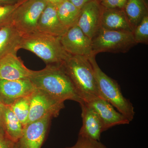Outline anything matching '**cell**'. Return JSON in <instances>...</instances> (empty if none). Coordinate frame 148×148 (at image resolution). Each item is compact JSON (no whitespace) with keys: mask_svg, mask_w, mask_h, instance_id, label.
<instances>
[{"mask_svg":"<svg viewBox=\"0 0 148 148\" xmlns=\"http://www.w3.org/2000/svg\"><path fill=\"white\" fill-rule=\"evenodd\" d=\"M62 64L47 65L42 70L32 71L29 79L36 89L65 102L71 100L82 101L75 86Z\"/></svg>","mask_w":148,"mask_h":148,"instance_id":"6da1fadb","label":"cell"},{"mask_svg":"<svg viewBox=\"0 0 148 148\" xmlns=\"http://www.w3.org/2000/svg\"><path fill=\"white\" fill-rule=\"evenodd\" d=\"M18 48L35 53L47 65L64 64L71 55L64 50L60 38L38 31L22 35Z\"/></svg>","mask_w":148,"mask_h":148,"instance_id":"7a4b0ae2","label":"cell"},{"mask_svg":"<svg viewBox=\"0 0 148 148\" xmlns=\"http://www.w3.org/2000/svg\"><path fill=\"white\" fill-rule=\"evenodd\" d=\"M62 65L82 101L100 97L93 68L88 58L71 55Z\"/></svg>","mask_w":148,"mask_h":148,"instance_id":"3957f363","label":"cell"},{"mask_svg":"<svg viewBox=\"0 0 148 148\" xmlns=\"http://www.w3.org/2000/svg\"><path fill=\"white\" fill-rule=\"evenodd\" d=\"M95 56L89 58L98 85L99 96L110 103L130 121L134 119L135 112L132 103L125 98L116 81L107 75L96 62Z\"/></svg>","mask_w":148,"mask_h":148,"instance_id":"277c9868","label":"cell"},{"mask_svg":"<svg viewBox=\"0 0 148 148\" xmlns=\"http://www.w3.org/2000/svg\"><path fill=\"white\" fill-rule=\"evenodd\" d=\"M137 44L132 32L101 28L92 39V54L102 52L126 53Z\"/></svg>","mask_w":148,"mask_h":148,"instance_id":"5b68a950","label":"cell"},{"mask_svg":"<svg viewBox=\"0 0 148 148\" xmlns=\"http://www.w3.org/2000/svg\"><path fill=\"white\" fill-rule=\"evenodd\" d=\"M47 5L45 0H25L14 12L12 25L21 36L36 31L38 21Z\"/></svg>","mask_w":148,"mask_h":148,"instance_id":"8992f818","label":"cell"},{"mask_svg":"<svg viewBox=\"0 0 148 148\" xmlns=\"http://www.w3.org/2000/svg\"><path fill=\"white\" fill-rule=\"evenodd\" d=\"M64 108V102L59 101L46 92L36 89L30 97V110L27 124L47 115L52 117L59 115Z\"/></svg>","mask_w":148,"mask_h":148,"instance_id":"52a82bcc","label":"cell"},{"mask_svg":"<svg viewBox=\"0 0 148 148\" xmlns=\"http://www.w3.org/2000/svg\"><path fill=\"white\" fill-rule=\"evenodd\" d=\"M60 40L64 50L70 55L82 56L88 58L94 56L92 54V40L77 24L68 29L60 37Z\"/></svg>","mask_w":148,"mask_h":148,"instance_id":"ba28073f","label":"cell"},{"mask_svg":"<svg viewBox=\"0 0 148 148\" xmlns=\"http://www.w3.org/2000/svg\"><path fill=\"white\" fill-rule=\"evenodd\" d=\"M83 101L97 114L102 122L104 132L116 125L128 124L130 122L110 103L100 97Z\"/></svg>","mask_w":148,"mask_h":148,"instance_id":"9c48e42d","label":"cell"},{"mask_svg":"<svg viewBox=\"0 0 148 148\" xmlns=\"http://www.w3.org/2000/svg\"><path fill=\"white\" fill-rule=\"evenodd\" d=\"M52 117L49 115L27 124L16 144L18 148H41L45 140Z\"/></svg>","mask_w":148,"mask_h":148,"instance_id":"30bf717a","label":"cell"},{"mask_svg":"<svg viewBox=\"0 0 148 148\" xmlns=\"http://www.w3.org/2000/svg\"><path fill=\"white\" fill-rule=\"evenodd\" d=\"M36 89L29 79H0V102L10 106L19 98L31 95Z\"/></svg>","mask_w":148,"mask_h":148,"instance_id":"8fae6325","label":"cell"},{"mask_svg":"<svg viewBox=\"0 0 148 148\" xmlns=\"http://www.w3.org/2000/svg\"><path fill=\"white\" fill-rule=\"evenodd\" d=\"M102 10L99 0L88 3L81 9L77 25L91 40L101 28Z\"/></svg>","mask_w":148,"mask_h":148,"instance_id":"7c38bea8","label":"cell"},{"mask_svg":"<svg viewBox=\"0 0 148 148\" xmlns=\"http://www.w3.org/2000/svg\"><path fill=\"white\" fill-rule=\"evenodd\" d=\"M82 109V125L78 136L101 141L104 132L103 124L97 114L83 101L79 103Z\"/></svg>","mask_w":148,"mask_h":148,"instance_id":"4fadbf2b","label":"cell"},{"mask_svg":"<svg viewBox=\"0 0 148 148\" xmlns=\"http://www.w3.org/2000/svg\"><path fill=\"white\" fill-rule=\"evenodd\" d=\"M16 53H9L0 61V79L13 80L31 76L32 70L25 66Z\"/></svg>","mask_w":148,"mask_h":148,"instance_id":"5bb4252c","label":"cell"},{"mask_svg":"<svg viewBox=\"0 0 148 148\" xmlns=\"http://www.w3.org/2000/svg\"><path fill=\"white\" fill-rule=\"evenodd\" d=\"M68 29L61 23L58 18L56 8L47 4L38 21L37 31L46 34L60 38Z\"/></svg>","mask_w":148,"mask_h":148,"instance_id":"9a60e30c","label":"cell"},{"mask_svg":"<svg viewBox=\"0 0 148 148\" xmlns=\"http://www.w3.org/2000/svg\"><path fill=\"white\" fill-rule=\"evenodd\" d=\"M101 28L107 30L132 32L124 10L120 9L106 8L103 7Z\"/></svg>","mask_w":148,"mask_h":148,"instance_id":"2e32d148","label":"cell"},{"mask_svg":"<svg viewBox=\"0 0 148 148\" xmlns=\"http://www.w3.org/2000/svg\"><path fill=\"white\" fill-rule=\"evenodd\" d=\"M1 104L4 129L8 139L17 144L23 134L24 126L14 113L10 106Z\"/></svg>","mask_w":148,"mask_h":148,"instance_id":"e0dca14e","label":"cell"},{"mask_svg":"<svg viewBox=\"0 0 148 148\" xmlns=\"http://www.w3.org/2000/svg\"><path fill=\"white\" fill-rule=\"evenodd\" d=\"M21 36L12 24L0 29V61L9 53H17Z\"/></svg>","mask_w":148,"mask_h":148,"instance_id":"ac0fdd59","label":"cell"},{"mask_svg":"<svg viewBox=\"0 0 148 148\" xmlns=\"http://www.w3.org/2000/svg\"><path fill=\"white\" fill-rule=\"evenodd\" d=\"M123 10L132 32L143 18L148 15V7L143 0H127Z\"/></svg>","mask_w":148,"mask_h":148,"instance_id":"d6986e66","label":"cell"},{"mask_svg":"<svg viewBox=\"0 0 148 148\" xmlns=\"http://www.w3.org/2000/svg\"><path fill=\"white\" fill-rule=\"evenodd\" d=\"M56 10L61 23L67 29L77 24L81 9L69 0H66L58 5Z\"/></svg>","mask_w":148,"mask_h":148,"instance_id":"ffe728a7","label":"cell"},{"mask_svg":"<svg viewBox=\"0 0 148 148\" xmlns=\"http://www.w3.org/2000/svg\"><path fill=\"white\" fill-rule=\"evenodd\" d=\"M31 95L19 98L10 106L24 127L29 118Z\"/></svg>","mask_w":148,"mask_h":148,"instance_id":"44dd1931","label":"cell"},{"mask_svg":"<svg viewBox=\"0 0 148 148\" xmlns=\"http://www.w3.org/2000/svg\"><path fill=\"white\" fill-rule=\"evenodd\" d=\"M134 40L138 43L147 45L148 43V15L143 18L135 27L132 32Z\"/></svg>","mask_w":148,"mask_h":148,"instance_id":"7402d4cb","label":"cell"},{"mask_svg":"<svg viewBox=\"0 0 148 148\" xmlns=\"http://www.w3.org/2000/svg\"><path fill=\"white\" fill-rule=\"evenodd\" d=\"M25 0L14 5H0V29L11 24L14 12Z\"/></svg>","mask_w":148,"mask_h":148,"instance_id":"603a6c76","label":"cell"},{"mask_svg":"<svg viewBox=\"0 0 148 148\" xmlns=\"http://www.w3.org/2000/svg\"><path fill=\"white\" fill-rule=\"evenodd\" d=\"M65 148H108L101 143L96 141L78 136L77 142L71 147Z\"/></svg>","mask_w":148,"mask_h":148,"instance_id":"cb8c5ba5","label":"cell"},{"mask_svg":"<svg viewBox=\"0 0 148 148\" xmlns=\"http://www.w3.org/2000/svg\"><path fill=\"white\" fill-rule=\"evenodd\" d=\"M101 5L106 8L123 9L127 0H99Z\"/></svg>","mask_w":148,"mask_h":148,"instance_id":"d4e9b609","label":"cell"},{"mask_svg":"<svg viewBox=\"0 0 148 148\" xmlns=\"http://www.w3.org/2000/svg\"><path fill=\"white\" fill-rule=\"evenodd\" d=\"M0 139L3 140H9L7 138L4 129L3 125L1 104V102H0Z\"/></svg>","mask_w":148,"mask_h":148,"instance_id":"484cf974","label":"cell"},{"mask_svg":"<svg viewBox=\"0 0 148 148\" xmlns=\"http://www.w3.org/2000/svg\"><path fill=\"white\" fill-rule=\"evenodd\" d=\"M0 148H17V145L10 140L0 139Z\"/></svg>","mask_w":148,"mask_h":148,"instance_id":"4316f807","label":"cell"},{"mask_svg":"<svg viewBox=\"0 0 148 148\" xmlns=\"http://www.w3.org/2000/svg\"><path fill=\"white\" fill-rule=\"evenodd\" d=\"M77 8L81 9L84 5L90 2L95 0H69Z\"/></svg>","mask_w":148,"mask_h":148,"instance_id":"83f0119b","label":"cell"},{"mask_svg":"<svg viewBox=\"0 0 148 148\" xmlns=\"http://www.w3.org/2000/svg\"><path fill=\"white\" fill-rule=\"evenodd\" d=\"M24 0H0V5H11L16 4Z\"/></svg>","mask_w":148,"mask_h":148,"instance_id":"f1b7e54d","label":"cell"},{"mask_svg":"<svg viewBox=\"0 0 148 148\" xmlns=\"http://www.w3.org/2000/svg\"><path fill=\"white\" fill-rule=\"evenodd\" d=\"M47 4H50L57 7L58 5L61 4L66 0H45Z\"/></svg>","mask_w":148,"mask_h":148,"instance_id":"f546056e","label":"cell"},{"mask_svg":"<svg viewBox=\"0 0 148 148\" xmlns=\"http://www.w3.org/2000/svg\"><path fill=\"white\" fill-rule=\"evenodd\" d=\"M143 1L145 4L146 6L148 7V0H143Z\"/></svg>","mask_w":148,"mask_h":148,"instance_id":"4dcf8cb0","label":"cell"},{"mask_svg":"<svg viewBox=\"0 0 148 148\" xmlns=\"http://www.w3.org/2000/svg\"><path fill=\"white\" fill-rule=\"evenodd\" d=\"M17 148H18L17 147Z\"/></svg>","mask_w":148,"mask_h":148,"instance_id":"1f68e13d","label":"cell"}]
</instances>
